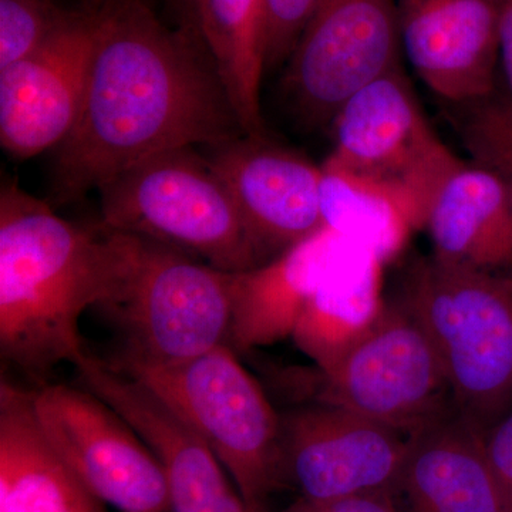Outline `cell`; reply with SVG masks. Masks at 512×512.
I'll list each match as a JSON object with an SVG mask.
<instances>
[{"instance_id": "cell-1", "label": "cell", "mask_w": 512, "mask_h": 512, "mask_svg": "<svg viewBox=\"0 0 512 512\" xmlns=\"http://www.w3.org/2000/svg\"><path fill=\"white\" fill-rule=\"evenodd\" d=\"M86 93L57 147L52 202L66 205L175 148L215 147L244 136L207 49L173 30L144 0H103Z\"/></svg>"}, {"instance_id": "cell-2", "label": "cell", "mask_w": 512, "mask_h": 512, "mask_svg": "<svg viewBox=\"0 0 512 512\" xmlns=\"http://www.w3.org/2000/svg\"><path fill=\"white\" fill-rule=\"evenodd\" d=\"M136 235L64 220L16 181L0 191V352L36 380L86 356L80 318L110 299L136 258Z\"/></svg>"}, {"instance_id": "cell-3", "label": "cell", "mask_w": 512, "mask_h": 512, "mask_svg": "<svg viewBox=\"0 0 512 512\" xmlns=\"http://www.w3.org/2000/svg\"><path fill=\"white\" fill-rule=\"evenodd\" d=\"M399 301L433 340L458 416L490 429L512 409V274L423 256L407 271Z\"/></svg>"}, {"instance_id": "cell-4", "label": "cell", "mask_w": 512, "mask_h": 512, "mask_svg": "<svg viewBox=\"0 0 512 512\" xmlns=\"http://www.w3.org/2000/svg\"><path fill=\"white\" fill-rule=\"evenodd\" d=\"M97 191L106 228L181 249L231 274L265 264L227 185L195 148L144 158Z\"/></svg>"}, {"instance_id": "cell-5", "label": "cell", "mask_w": 512, "mask_h": 512, "mask_svg": "<svg viewBox=\"0 0 512 512\" xmlns=\"http://www.w3.org/2000/svg\"><path fill=\"white\" fill-rule=\"evenodd\" d=\"M229 284L231 272L140 238L123 284L97 306L120 333L109 362L174 366L228 343Z\"/></svg>"}, {"instance_id": "cell-6", "label": "cell", "mask_w": 512, "mask_h": 512, "mask_svg": "<svg viewBox=\"0 0 512 512\" xmlns=\"http://www.w3.org/2000/svg\"><path fill=\"white\" fill-rule=\"evenodd\" d=\"M157 393L200 434L254 512L279 487L281 413L228 345L174 366L107 362Z\"/></svg>"}, {"instance_id": "cell-7", "label": "cell", "mask_w": 512, "mask_h": 512, "mask_svg": "<svg viewBox=\"0 0 512 512\" xmlns=\"http://www.w3.org/2000/svg\"><path fill=\"white\" fill-rule=\"evenodd\" d=\"M292 376L311 403L342 407L407 436L457 413L433 340L399 299L387 301L338 365Z\"/></svg>"}, {"instance_id": "cell-8", "label": "cell", "mask_w": 512, "mask_h": 512, "mask_svg": "<svg viewBox=\"0 0 512 512\" xmlns=\"http://www.w3.org/2000/svg\"><path fill=\"white\" fill-rule=\"evenodd\" d=\"M402 53L394 0H320L285 63L292 113L329 128L356 93L402 66Z\"/></svg>"}, {"instance_id": "cell-9", "label": "cell", "mask_w": 512, "mask_h": 512, "mask_svg": "<svg viewBox=\"0 0 512 512\" xmlns=\"http://www.w3.org/2000/svg\"><path fill=\"white\" fill-rule=\"evenodd\" d=\"M32 400L46 439L97 500L120 512H173L156 454L99 396L45 383Z\"/></svg>"}, {"instance_id": "cell-10", "label": "cell", "mask_w": 512, "mask_h": 512, "mask_svg": "<svg viewBox=\"0 0 512 512\" xmlns=\"http://www.w3.org/2000/svg\"><path fill=\"white\" fill-rule=\"evenodd\" d=\"M329 128L333 148L325 164L406 192L424 215L460 160L434 133L402 66L356 93Z\"/></svg>"}, {"instance_id": "cell-11", "label": "cell", "mask_w": 512, "mask_h": 512, "mask_svg": "<svg viewBox=\"0 0 512 512\" xmlns=\"http://www.w3.org/2000/svg\"><path fill=\"white\" fill-rule=\"evenodd\" d=\"M409 447L402 431L332 404H303L281 413L279 485L309 501L397 495Z\"/></svg>"}, {"instance_id": "cell-12", "label": "cell", "mask_w": 512, "mask_h": 512, "mask_svg": "<svg viewBox=\"0 0 512 512\" xmlns=\"http://www.w3.org/2000/svg\"><path fill=\"white\" fill-rule=\"evenodd\" d=\"M99 32V8L72 10L39 49L0 69V144L16 158L59 147L79 117Z\"/></svg>"}, {"instance_id": "cell-13", "label": "cell", "mask_w": 512, "mask_h": 512, "mask_svg": "<svg viewBox=\"0 0 512 512\" xmlns=\"http://www.w3.org/2000/svg\"><path fill=\"white\" fill-rule=\"evenodd\" d=\"M74 367L79 384L116 410L156 454L171 511L254 512L200 434L146 384L89 352Z\"/></svg>"}, {"instance_id": "cell-14", "label": "cell", "mask_w": 512, "mask_h": 512, "mask_svg": "<svg viewBox=\"0 0 512 512\" xmlns=\"http://www.w3.org/2000/svg\"><path fill=\"white\" fill-rule=\"evenodd\" d=\"M207 160L227 185L256 247L271 261L323 227L322 168L268 136H239Z\"/></svg>"}, {"instance_id": "cell-15", "label": "cell", "mask_w": 512, "mask_h": 512, "mask_svg": "<svg viewBox=\"0 0 512 512\" xmlns=\"http://www.w3.org/2000/svg\"><path fill=\"white\" fill-rule=\"evenodd\" d=\"M404 56L448 103L490 99L500 67L501 0H394Z\"/></svg>"}, {"instance_id": "cell-16", "label": "cell", "mask_w": 512, "mask_h": 512, "mask_svg": "<svg viewBox=\"0 0 512 512\" xmlns=\"http://www.w3.org/2000/svg\"><path fill=\"white\" fill-rule=\"evenodd\" d=\"M345 242L325 227L265 264L231 274L228 345L237 353L249 352L292 338L306 303Z\"/></svg>"}, {"instance_id": "cell-17", "label": "cell", "mask_w": 512, "mask_h": 512, "mask_svg": "<svg viewBox=\"0 0 512 512\" xmlns=\"http://www.w3.org/2000/svg\"><path fill=\"white\" fill-rule=\"evenodd\" d=\"M423 228L434 258L512 274V202L503 181L487 168L458 160L431 194Z\"/></svg>"}, {"instance_id": "cell-18", "label": "cell", "mask_w": 512, "mask_h": 512, "mask_svg": "<svg viewBox=\"0 0 512 512\" xmlns=\"http://www.w3.org/2000/svg\"><path fill=\"white\" fill-rule=\"evenodd\" d=\"M483 434L454 413L410 436L397 491L410 512H510Z\"/></svg>"}, {"instance_id": "cell-19", "label": "cell", "mask_w": 512, "mask_h": 512, "mask_svg": "<svg viewBox=\"0 0 512 512\" xmlns=\"http://www.w3.org/2000/svg\"><path fill=\"white\" fill-rule=\"evenodd\" d=\"M0 512H107L46 439L32 390L0 384Z\"/></svg>"}, {"instance_id": "cell-20", "label": "cell", "mask_w": 512, "mask_h": 512, "mask_svg": "<svg viewBox=\"0 0 512 512\" xmlns=\"http://www.w3.org/2000/svg\"><path fill=\"white\" fill-rule=\"evenodd\" d=\"M384 262L346 238L296 323L292 339L316 369H332L375 326L387 299Z\"/></svg>"}, {"instance_id": "cell-21", "label": "cell", "mask_w": 512, "mask_h": 512, "mask_svg": "<svg viewBox=\"0 0 512 512\" xmlns=\"http://www.w3.org/2000/svg\"><path fill=\"white\" fill-rule=\"evenodd\" d=\"M184 16L220 74L245 136H268L261 110L264 0H191Z\"/></svg>"}, {"instance_id": "cell-22", "label": "cell", "mask_w": 512, "mask_h": 512, "mask_svg": "<svg viewBox=\"0 0 512 512\" xmlns=\"http://www.w3.org/2000/svg\"><path fill=\"white\" fill-rule=\"evenodd\" d=\"M320 212L323 227L362 245L384 264L397 258L424 214L406 192L323 163Z\"/></svg>"}, {"instance_id": "cell-23", "label": "cell", "mask_w": 512, "mask_h": 512, "mask_svg": "<svg viewBox=\"0 0 512 512\" xmlns=\"http://www.w3.org/2000/svg\"><path fill=\"white\" fill-rule=\"evenodd\" d=\"M463 107L458 130L471 161L497 175L512 202V100L490 99Z\"/></svg>"}, {"instance_id": "cell-24", "label": "cell", "mask_w": 512, "mask_h": 512, "mask_svg": "<svg viewBox=\"0 0 512 512\" xmlns=\"http://www.w3.org/2000/svg\"><path fill=\"white\" fill-rule=\"evenodd\" d=\"M70 13L57 0H0V69L39 49Z\"/></svg>"}, {"instance_id": "cell-25", "label": "cell", "mask_w": 512, "mask_h": 512, "mask_svg": "<svg viewBox=\"0 0 512 512\" xmlns=\"http://www.w3.org/2000/svg\"><path fill=\"white\" fill-rule=\"evenodd\" d=\"M320 0H264L266 70L285 66Z\"/></svg>"}, {"instance_id": "cell-26", "label": "cell", "mask_w": 512, "mask_h": 512, "mask_svg": "<svg viewBox=\"0 0 512 512\" xmlns=\"http://www.w3.org/2000/svg\"><path fill=\"white\" fill-rule=\"evenodd\" d=\"M485 454L512 512V409L483 434Z\"/></svg>"}, {"instance_id": "cell-27", "label": "cell", "mask_w": 512, "mask_h": 512, "mask_svg": "<svg viewBox=\"0 0 512 512\" xmlns=\"http://www.w3.org/2000/svg\"><path fill=\"white\" fill-rule=\"evenodd\" d=\"M281 512H402L396 494L355 495L336 500L309 501L299 498Z\"/></svg>"}, {"instance_id": "cell-28", "label": "cell", "mask_w": 512, "mask_h": 512, "mask_svg": "<svg viewBox=\"0 0 512 512\" xmlns=\"http://www.w3.org/2000/svg\"><path fill=\"white\" fill-rule=\"evenodd\" d=\"M500 66L512 100V0H501Z\"/></svg>"}, {"instance_id": "cell-29", "label": "cell", "mask_w": 512, "mask_h": 512, "mask_svg": "<svg viewBox=\"0 0 512 512\" xmlns=\"http://www.w3.org/2000/svg\"><path fill=\"white\" fill-rule=\"evenodd\" d=\"M178 5V9L181 10V12H185V9L188 8V5H190L191 0H175Z\"/></svg>"}]
</instances>
